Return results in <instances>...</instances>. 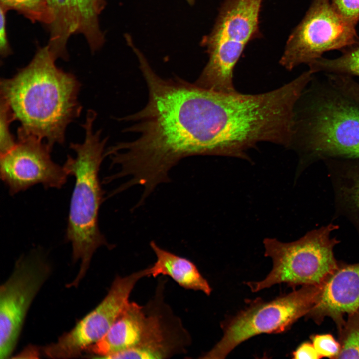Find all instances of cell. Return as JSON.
<instances>
[{
  "label": "cell",
  "mask_w": 359,
  "mask_h": 359,
  "mask_svg": "<svg viewBox=\"0 0 359 359\" xmlns=\"http://www.w3.org/2000/svg\"><path fill=\"white\" fill-rule=\"evenodd\" d=\"M359 42L356 25L342 16L330 0H312L289 36L279 63L291 71L309 64L326 52L341 51Z\"/></svg>",
  "instance_id": "52a82bcc"
},
{
  "label": "cell",
  "mask_w": 359,
  "mask_h": 359,
  "mask_svg": "<svg viewBox=\"0 0 359 359\" xmlns=\"http://www.w3.org/2000/svg\"><path fill=\"white\" fill-rule=\"evenodd\" d=\"M146 321L145 305L129 301L107 334L86 352L94 358L109 359L133 348L142 338Z\"/></svg>",
  "instance_id": "9a60e30c"
},
{
  "label": "cell",
  "mask_w": 359,
  "mask_h": 359,
  "mask_svg": "<svg viewBox=\"0 0 359 359\" xmlns=\"http://www.w3.org/2000/svg\"><path fill=\"white\" fill-rule=\"evenodd\" d=\"M312 343L321 357L336 359L340 351V344L329 334H317L311 337Z\"/></svg>",
  "instance_id": "44dd1931"
},
{
  "label": "cell",
  "mask_w": 359,
  "mask_h": 359,
  "mask_svg": "<svg viewBox=\"0 0 359 359\" xmlns=\"http://www.w3.org/2000/svg\"><path fill=\"white\" fill-rule=\"evenodd\" d=\"M290 147L298 174L318 161L359 158V104L314 74L295 106Z\"/></svg>",
  "instance_id": "7a4b0ae2"
},
{
  "label": "cell",
  "mask_w": 359,
  "mask_h": 359,
  "mask_svg": "<svg viewBox=\"0 0 359 359\" xmlns=\"http://www.w3.org/2000/svg\"><path fill=\"white\" fill-rule=\"evenodd\" d=\"M262 1L224 0L211 31L202 40L209 58L195 84L217 92L236 91L233 69L246 45L261 36Z\"/></svg>",
  "instance_id": "277c9868"
},
{
  "label": "cell",
  "mask_w": 359,
  "mask_h": 359,
  "mask_svg": "<svg viewBox=\"0 0 359 359\" xmlns=\"http://www.w3.org/2000/svg\"><path fill=\"white\" fill-rule=\"evenodd\" d=\"M338 329L341 348L336 359H359V305Z\"/></svg>",
  "instance_id": "ac0fdd59"
},
{
  "label": "cell",
  "mask_w": 359,
  "mask_h": 359,
  "mask_svg": "<svg viewBox=\"0 0 359 359\" xmlns=\"http://www.w3.org/2000/svg\"><path fill=\"white\" fill-rule=\"evenodd\" d=\"M17 134L14 147L0 155V177L10 194L38 184L46 188H61L69 175L63 166L52 160V147L35 136Z\"/></svg>",
  "instance_id": "30bf717a"
},
{
  "label": "cell",
  "mask_w": 359,
  "mask_h": 359,
  "mask_svg": "<svg viewBox=\"0 0 359 359\" xmlns=\"http://www.w3.org/2000/svg\"><path fill=\"white\" fill-rule=\"evenodd\" d=\"M297 359H318L322 358L312 343L305 342L300 345L292 353Z\"/></svg>",
  "instance_id": "cb8c5ba5"
},
{
  "label": "cell",
  "mask_w": 359,
  "mask_h": 359,
  "mask_svg": "<svg viewBox=\"0 0 359 359\" xmlns=\"http://www.w3.org/2000/svg\"><path fill=\"white\" fill-rule=\"evenodd\" d=\"M339 227L332 223L307 232L299 239L283 243L275 239L264 240L265 255L271 258V271L263 280L249 282L252 292L274 285H320L336 268L334 254L340 243L333 232Z\"/></svg>",
  "instance_id": "5b68a950"
},
{
  "label": "cell",
  "mask_w": 359,
  "mask_h": 359,
  "mask_svg": "<svg viewBox=\"0 0 359 359\" xmlns=\"http://www.w3.org/2000/svg\"><path fill=\"white\" fill-rule=\"evenodd\" d=\"M48 45L11 78L0 80V98L20 122L17 133L32 135L51 147L65 142L68 125L79 117L81 84L73 74L57 67Z\"/></svg>",
  "instance_id": "6da1fadb"
},
{
  "label": "cell",
  "mask_w": 359,
  "mask_h": 359,
  "mask_svg": "<svg viewBox=\"0 0 359 359\" xmlns=\"http://www.w3.org/2000/svg\"><path fill=\"white\" fill-rule=\"evenodd\" d=\"M45 255L35 249L21 256L0 287V359L10 357L29 309L52 273Z\"/></svg>",
  "instance_id": "ba28073f"
},
{
  "label": "cell",
  "mask_w": 359,
  "mask_h": 359,
  "mask_svg": "<svg viewBox=\"0 0 359 359\" xmlns=\"http://www.w3.org/2000/svg\"><path fill=\"white\" fill-rule=\"evenodd\" d=\"M359 305V262H338L336 268L321 284L317 302L307 315L316 323L330 317L338 328L344 320L343 316Z\"/></svg>",
  "instance_id": "4fadbf2b"
},
{
  "label": "cell",
  "mask_w": 359,
  "mask_h": 359,
  "mask_svg": "<svg viewBox=\"0 0 359 359\" xmlns=\"http://www.w3.org/2000/svg\"><path fill=\"white\" fill-rule=\"evenodd\" d=\"M186 0L190 4H193L195 1V0Z\"/></svg>",
  "instance_id": "484cf974"
},
{
  "label": "cell",
  "mask_w": 359,
  "mask_h": 359,
  "mask_svg": "<svg viewBox=\"0 0 359 359\" xmlns=\"http://www.w3.org/2000/svg\"><path fill=\"white\" fill-rule=\"evenodd\" d=\"M330 80L339 90L359 104V83L353 77L334 74L331 76Z\"/></svg>",
  "instance_id": "7402d4cb"
},
{
  "label": "cell",
  "mask_w": 359,
  "mask_h": 359,
  "mask_svg": "<svg viewBox=\"0 0 359 359\" xmlns=\"http://www.w3.org/2000/svg\"><path fill=\"white\" fill-rule=\"evenodd\" d=\"M323 162L332 186L335 214L346 219L359 236V158Z\"/></svg>",
  "instance_id": "5bb4252c"
},
{
  "label": "cell",
  "mask_w": 359,
  "mask_h": 359,
  "mask_svg": "<svg viewBox=\"0 0 359 359\" xmlns=\"http://www.w3.org/2000/svg\"><path fill=\"white\" fill-rule=\"evenodd\" d=\"M6 11V10L0 6V52L1 55L3 57H5L10 53L6 31L5 13Z\"/></svg>",
  "instance_id": "d4e9b609"
},
{
  "label": "cell",
  "mask_w": 359,
  "mask_h": 359,
  "mask_svg": "<svg viewBox=\"0 0 359 359\" xmlns=\"http://www.w3.org/2000/svg\"><path fill=\"white\" fill-rule=\"evenodd\" d=\"M148 276L146 268L125 276H116L100 303L56 341L42 347V354L53 359L75 358L82 355L107 334L130 301L137 283Z\"/></svg>",
  "instance_id": "9c48e42d"
},
{
  "label": "cell",
  "mask_w": 359,
  "mask_h": 359,
  "mask_svg": "<svg viewBox=\"0 0 359 359\" xmlns=\"http://www.w3.org/2000/svg\"><path fill=\"white\" fill-rule=\"evenodd\" d=\"M341 51V55L334 59H315L308 64V70L313 74L322 72L359 77V42Z\"/></svg>",
  "instance_id": "e0dca14e"
},
{
  "label": "cell",
  "mask_w": 359,
  "mask_h": 359,
  "mask_svg": "<svg viewBox=\"0 0 359 359\" xmlns=\"http://www.w3.org/2000/svg\"><path fill=\"white\" fill-rule=\"evenodd\" d=\"M102 0H48L54 20L50 25L47 45L58 58H66V45L71 35H83L94 51L102 45L103 36L98 23Z\"/></svg>",
  "instance_id": "7c38bea8"
},
{
  "label": "cell",
  "mask_w": 359,
  "mask_h": 359,
  "mask_svg": "<svg viewBox=\"0 0 359 359\" xmlns=\"http://www.w3.org/2000/svg\"><path fill=\"white\" fill-rule=\"evenodd\" d=\"M321 289V284L302 285L300 289L270 301L254 303L226 323L220 340L200 358L223 359L238 345L254 336L284 332L309 313L315 306Z\"/></svg>",
  "instance_id": "8992f818"
},
{
  "label": "cell",
  "mask_w": 359,
  "mask_h": 359,
  "mask_svg": "<svg viewBox=\"0 0 359 359\" xmlns=\"http://www.w3.org/2000/svg\"><path fill=\"white\" fill-rule=\"evenodd\" d=\"M0 6L16 10L33 22L50 25L54 20L48 0H0Z\"/></svg>",
  "instance_id": "d6986e66"
},
{
  "label": "cell",
  "mask_w": 359,
  "mask_h": 359,
  "mask_svg": "<svg viewBox=\"0 0 359 359\" xmlns=\"http://www.w3.org/2000/svg\"><path fill=\"white\" fill-rule=\"evenodd\" d=\"M336 10L345 19L356 25L359 21V0H330Z\"/></svg>",
  "instance_id": "603a6c76"
},
{
  "label": "cell",
  "mask_w": 359,
  "mask_h": 359,
  "mask_svg": "<svg viewBox=\"0 0 359 359\" xmlns=\"http://www.w3.org/2000/svg\"><path fill=\"white\" fill-rule=\"evenodd\" d=\"M96 112L89 109L82 125L85 138L81 143H71L70 148L75 157L68 155L63 167L68 175L74 177L66 232V239L72 246V259L80 261L79 272L71 282L78 286L85 276L96 251L102 246L112 248L101 232L98 225L100 207L104 192L99 179V172L105 157L107 137L101 138V130H93Z\"/></svg>",
  "instance_id": "3957f363"
},
{
  "label": "cell",
  "mask_w": 359,
  "mask_h": 359,
  "mask_svg": "<svg viewBox=\"0 0 359 359\" xmlns=\"http://www.w3.org/2000/svg\"><path fill=\"white\" fill-rule=\"evenodd\" d=\"M150 246L156 257L149 267L150 276L167 275L183 288L210 294L211 287L192 262L162 248L154 241Z\"/></svg>",
  "instance_id": "2e32d148"
},
{
  "label": "cell",
  "mask_w": 359,
  "mask_h": 359,
  "mask_svg": "<svg viewBox=\"0 0 359 359\" xmlns=\"http://www.w3.org/2000/svg\"><path fill=\"white\" fill-rule=\"evenodd\" d=\"M165 281L160 279L155 294L145 305L147 321L140 342L133 348L109 359H165L187 352L191 337L165 301Z\"/></svg>",
  "instance_id": "8fae6325"
},
{
  "label": "cell",
  "mask_w": 359,
  "mask_h": 359,
  "mask_svg": "<svg viewBox=\"0 0 359 359\" xmlns=\"http://www.w3.org/2000/svg\"><path fill=\"white\" fill-rule=\"evenodd\" d=\"M14 121L11 110L7 103L0 98V153L3 155L16 145V142L10 132L11 123Z\"/></svg>",
  "instance_id": "ffe728a7"
}]
</instances>
